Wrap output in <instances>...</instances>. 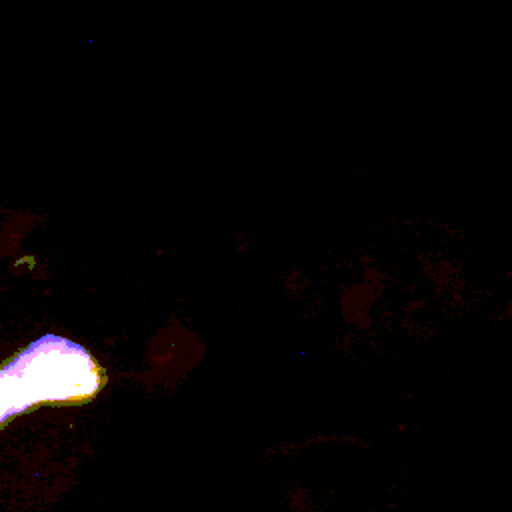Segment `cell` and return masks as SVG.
I'll return each instance as SVG.
<instances>
[{"label": "cell", "instance_id": "cell-1", "mask_svg": "<svg viewBox=\"0 0 512 512\" xmlns=\"http://www.w3.org/2000/svg\"><path fill=\"white\" fill-rule=\"evenodd\" d=\"M22 410L34 404H80L100 392L104 370L92 354L56 334H44L6 368Z\"/></svg>", "mask_w": 512, "mask_h": 512}, {"label": "cell", "instance_id": "cell-2", "mask_svg": "<svg viewBox=\"0 0 512 512\" xmlns=\"http://www.w3.org/2000/svg\"><path fill=\"white\" fill-rule=\"evenodd\" d=\"M20 412H24V410H22L18 398H16V392H14L8 376L0 368V424L6 422L10 416L20 414Z\"/></svg>", "mask_w": 512, "mask_h": 512}]
</instances>
